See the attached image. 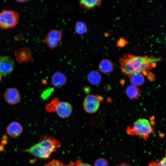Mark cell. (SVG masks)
I'll return each instance as SVG.
<instances>
[{"label":"cell","mask_w":166,"mask_h":166,"mask_svg":"<svg viewBox=\"0 0 166 166\" xmlns=\"http://www.w3.org/2000/svg\"><path fill=\"white\" fill-rule=\"evenodd\" d=\"M161 60V57L136 56L128 53L122 56L119 60V63L121 71L124 75L129 76L141 73L148 76L150 73L149 70L156 66V62Z\"/></svg>","instance_id":"1"},{"label":"cell","mask_w":166,"mask_h":166,"mask_svg":"<svg viewBox=\"0 0 166 166\" xmlns=\"http://www.w3.org/2000/svg\"><path fill=\"white\" fill-rule=\"evenodd\" d=\"M61 145L60 142L54 138L44 136L40 138L38 143L24 150L35 157L42 159L50 158L51 154Z\"/></svg>","instance_id":"2"},{"label":"cell","mask_w":166,"mask_h":166,"mask_svg":"<svg viewBox=\"0 0 166 166\" xmlns=\"http://www.w3.org/2000/svg\"><path fill=\"white\" fill-rule=\"evenodd\" d=\"M126 130L129 135L139 136L145 140L154 133L151 124L148 120L145 119H139L136 120L132 126H128Z\"/></svg>","instance_id":"3"},{"label":"cell","mask_w":166,"mask_h":166,"mask_svg":"<svg viewBox=\"0 0 166 166\" xmlns=\"http://www.w3.org/2000/svg\"><path fill=\"white\" fill-rule=\"evenodd\" d=\"M19 15L12 10H4L0 12V27L3 29L15 26L18 22Z\"/></svg>","instance_id":"4"},{"label":"cell","mask_w":166,"mask_h":166,"mask_svg":"<svg viewBox=\"0 0 166 166\" xmlns=\"http://www.w3.org/2000/svg\"><path fill=\"white\" fill-rule=\"evenodd\" d=\"M103 98L101 96L88 94L84 99L83 107L85 111L89 114L96 112L99 109L101 102Z\"/></svg>","instance_id":"5"},{"label":"cell","mask_w":166,"mask_h":166,"mask_svg":"<svg viewBox=\"0 0 166 166\" xmlns=\"http://www.w3.org/2000/svg\"><path fill=\"white\" fill-rule=\"evenodd\" d=\"M63 35V32L57 29L50 30L43 42L45 43L50 50H53L61 41Z\"/></svg>","instance_id":"6"},{"label":"cell","mask_w":166,"mask_h":166,"mask_svg":"<svg viewBox=\"0 0 166 166\" xmlns=\"http://www.w3.org/2000/svg\"><path fill=\"white\" fill-rule=\"evenodd\" d=\"M15 63L13 59L8 56H3L0 58V73L6 77L13 71Z\"/></svg>","instance_id":"7"},{"label":"cell","mask_w":166,"mask_h":166,"mask_svg":"<svg viewBox=\"0 0 166 166\" xmlns=\"http://www.w3.org/2000/svg\"><path fill=\"white\" fill-rule=\"evenodd\" d=\"M4 100L9 104L13 105L18 103L21 100V95L18 90L14 88L8 89L4 92Z\"/></svg>","instance_id":"8"},{"label":"cell","mask_w":166,"mask_h":166,"mask_svg":"<svg viewBox=\"0 0 166 166\" xmlns=\"http://www.w3.org/2000/svg\"><path fill=\"white\" fill-rule=\"evenodd\" d=\"M73 111V107L70 103L66 101H61L57 105L56 112L60 118H66L71 116Z\"/></svg>","instance_id":"9"},{"label":"cell","mask_w":166,"mask_h":166,"mask_svg":"<svg viewBox=\"0 0 166 166\" xmlns=\"http://www.w3.org/2000/svg\"><path fill=\"white\" fill-rule=\"evenodd\" d=\"M67 81V77L63 73L56 71L52 75L51 78V83L53 86L59 88L64 86Z\"/></svg>","instance_id":"10"},{"label":"cell","mask_w":166,"mask_h":166,"mask_svg":"<svg viewBox=\"0 0 166 166\" xmlns=\"http://www.w3.org/2000/svg\"><path fill=\"white\" fill-rule=\"evenodd\" d=\"M6 129L7 134L12 138L19 136L23 131L22 125L17 121H13L10 123L7 127Z\"/></svg>","instance_id":"11"},{"label":"cell","mask_w":166,"mask_h":166,"mask_svg":"<svg viewBox=\"0 0 166 166\" xmlns=\"http://www.w3.org/2000/svg\"><path fill=\"white\" fill-rule=\"evenodd\" d=\"M98 68L102 73L106 74L112 72L114 69V66L112 61L108 59H103L100 62Z\"/></svg>","instance_id":"12"},{"label":"cell","mask_w":166,"mask_h":166,"mask_svg":"<svg viewBox=\"0 0 166 166\" xmlns=\"http://www.w3.org/2000/svg\"><path fill=\"white\" fill-rule=\"evenodd\" d=\"M87 79L90 84L96 85L99 84L101 81V75L99 72L96 70L89 71L87 76Z\"/></svg>","instance_id":"13"},{"label":"cell","mask_w":166,"mask_h":166,"mask_svg":"<svg viewBox=\"0 0 166 166\" xmlns=\"http://www.w3.org/2000/svg\"><path fill=\"white\" fill-rule=\"evenodd\" d=\"M129 81L132 85L137 87L143 84L145 81L143 75L141 73H136L128 76Z\"/></svg>","instance_id":"14"},{"label":"cell","mask_w":166,"mask_h":166,"mask_svg":"<svg viewBox=\"0 0 166 166\" xmlns=\"http://www.w3.org/2000/svg\"><path fill=\"white\" fill-rule=\"evenodd\" d=\"M22 49L16 53L17 61L19 63L30 61L31 60L30 53L28 50Z\"/></svg>","instance_id":"15"},{"label":"cell","mask_w":166,"mask_h":166,"mask_svg":"<svg viewBox=\"0 0 166 166\" xmlns=\"http://www.w3.org/2000/svg\"><path fill=\"white\" fill-rule=\"evenodd\" d=\"M127 96L132 99L138 98L140 95V91L139 88L136 86L131 85L127 87L126 89Z\"/></svg>","instance_id":"16"},{"label":"cell","mask_w":166,"mask_h":166,"mask_svg":"<svg viewBox=\"0 0 166 166\" xmlns=\"http://www.w3.org/2000/svg\"><path fill=\"white\" fill-rule=\"evenodd\" d=\"M101 0H81L79 1L80 5L86 10H90L96 6H99L101 4Z\"/></svg>","instance_id":"17"},{"label":"cell","mask_w":166,"mask_h":166,"mask_svg":"<svg viewBox=\"0 0 166 166\" xmlns=\"http://www.w3.org/2000/svg\"><path fill=\"white\" fill-rule=\"evenodd\" d=\"M74 30L77 34L82 35L85 34L87 31V26L85 22L79 21L75 23Z\"/></svg>","instance_id":"18"},{"label":"cell","mask_w":166,"mask_h":166,"mask_svg":"<svg viewBox=\"0 0 166 166\" xmlns=\"http://www.w3.org/2000/svg\"><path fill=\"white\" fill-rule=\"evenodd\" d=\"M59 102L58 98H53L46 105L45 109L46 111L49 113L56 112L57 107Z\"/></svg>","instance_id":"19"},{"label":"cell","mask_w":166,"mask_h":166,"mask_svg":"<svg viewBox=\"0 0 166 166\" xmlns=\"http://www.w3.org/2000/svg\"><path fill=\"white\" fill-rule=\"evenodd\" d=\"M45 166H75V163L71 162L68 164H66L58 160H53L45 164Z\"/></svg>","instance_id":"20"},{"label":"cell","mask_w":166,"mask_h":166,"mask_svg":"<svg viewBox=\"0 0 166 166\" xmlns=\"http://www.w3.org/2000/svg\"><path fill=\"white\" fill-rule=\"evenodd\" d=\"M149 166H166V156L161 160L152 161L148 163Z\"/></svg>","instance_id":"21"},{"label":"cell","mask_w":166,"mask_h":166,"mask_svg":"<svg viewBox=\"0 0 166 166\" xmlns=\"http://www.w3.org/2000/svg\"><path fill=\"white\" fill-rule=\"evenodd\" d=\"M94 166H109L107 161L104 158H100L95 161Z\"/></svg>","instance_id":"22"},{"label":"cell","mask_w":166,"mask_h":166,"mask_svg":"<svg viewBox=\"0 0 166 166\" xmlns=\"http://www.w3.org/2000/svg\"><path fill=\"white\" fill-rule=\"evenodd\" d=\"M128 42L123 38H121L117 42V45L118 47H122L128 44Z\"/></svg>","instance_id":"23"},{"label":"cell","mask_w":166,"mask_h":166,"mask_svg":"<svg viewBox=\"0 0 166 166\" xmlns=\"http://www.w3.org/2000/svg\"><path fill=\"white\" fill-rule=\"evenodd\" d=\"M74 163L75 166H92L87 163L82 162L79 160H77Z\"/></svg>","instance_id":"24"},{"label":"cell","mask_w":166,"mask_h":166,"mask_svg":"<svg viewBox=\"0 0 166 166\" xmlns=\"http://www.w3.org/2000/svg\"><path fill=\"white\" fill-rule=\"evenodd\" d=\"M83 91L84 93L86 94H89L91 92V89L89 87H85L83 89Z\"/></svg>","instance_id":"25"},{"label":"cell","mask_w":166,"mask_h":166,"mask_svg":"<svg viewBox=\"0 0 166 166\" xmlns=\"http://www.w3.org/2000/svg\"><path fill=\"white\" fill-rule=\"evenodd\" d=\"M117 166H131L128 163L126 162L121 163Z\"/></svg>","instance_id":"26"},{"label":"cell","mask_w":166,"mask_h":166,"mask_svg":"<svg viewBox=\"0 0 166 166\" xmlns=\"http://www.w3.org/2000/svg\"><path fill=\"white\" fill-rule=\"evenodd\" d=\"M18 2H24L25 1H26V0H16Z\"/></svg>","instance_id":"27"},{"label":"cell","mask_w":166,"mask_h":166,"mask_svg":"<svg viewBox=\"0 0 166 166\" xmlns=\"http://www.w3.org/2000/svg\"><path fill=\"white\" fill-rule=\"evenodd\" d=\"M2 75L0 73V82H1V81L2 80Z\"/></svg>","instance_id":"28"}]
</instances>
